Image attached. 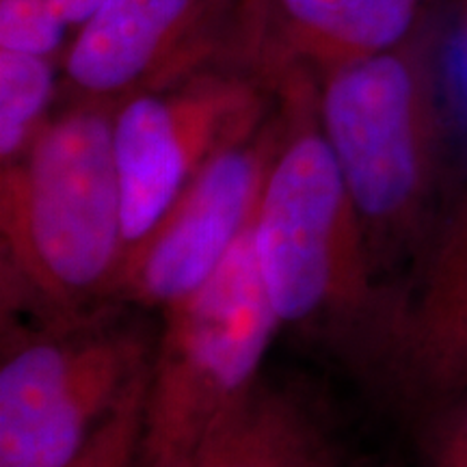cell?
Returning <instances> with one entry per match:
<instances>
[{
    "mask_svg": "<svg viewBox=\"0 0 467 467\" xmlns=\"http://www.w3.org/2000/svg\"><path fill=\"white\" fill-rule=\"evenodd\" d=\"M448 0L405 42L317 80V117L388 295L429 241L448 192Z\"/></svg>",
    "mask_w": 467,
    "mask_h": 467,
    "instance_id": "6da1fadb",
    "label": "cell"
},
{
    "mask_svg": "<svg viewBox=\"0 0 467 467\" xmlns=\"http://www.w3.org/2000/svg\"><path fill=\"white\" fill-rule=\"evenodd\" d=\"M282 139L251 221V247L279 329L355 344L366 358L388 295L358 210L320 130L317 80L277 89Z\"/></svg>",
    "mask_w": 467,
    "mask_h": 467,
    "instance_id": "7a4b0ae2",
    "label": "cell"
},
{
    "mask_svg": "<svg viewBox=\"0 0 467 467\" xmlns=\"http://www.w3.org/2000/svg\"><path fill=\"white\" fill-rule=\"evenodd\" d=\"M110 115L69 102L0 169L3 271L50 325L117 299L128 244Z\"/></svg>",
    "mask_w": 467,
    "mask_h": 467,
    "instance_id": "3957f363",
    "label": "cell"
},
{
    "mask_svg": "<svg viewBox=\"0 0 467 467\" xmlns=\"http://www.w3.org/2000/svg\"><path fill=\"white\" fill-rule=\"evenodd\" d=\"M162 314L145 389L141 467H192L260 383L279 331L255 266L251 225L223 266Z\"/></svg>",
    "mask_w": 467,
    "mask_h": 467,
    "instance_id": "277c9868",
    "label": "cell"
},
{
    "mask_svg": "<svg viewBox=\"0 0 467 467\" xmlns=\"http://www.w3.org/2000/svg\"><path fill=\"white\" fill-rule=\"evenodd\" d=\"M151 353L139 327L98 318L5 347L0 467H67L148 372Z\"/></svg>",
    "mask_w": 467,
    "mask_h": 467,
    "instance_id": "5b68a950",
    "label": "cell"
},
{
    "mask_svg": "<svg viewBox=\"0 0 467 467\" xmlns=\"http://www.w3.org/2000/svg\"><path fill=\"white\" fill-rule=\"evenodd\" d=\"M275 102V93L258 80L213 66L117 104L110 121L126 254L214 156L265 124Z\"/></svg>",
    "mask_w": 467,
    "mask_h": 467,
    "instance_id": "8992f818",
    "label": "cell"
},
{
    "mask_svg": "<svg viewBox=\"0 0 467 467\" xmlns=\"http://www.w3.org/2000/svg\"><path fill=\"white\" fill-rule=\"evenodd\" d=\"M279 139L275 102L265 124L214 156L154 230L128 251L117 299L167 309L200 290L249 230Z\"/></svg>",
    "mask_w": 467,
    "mask_h": 467,
    "instance_id": "52a82bcc",
    "label": "cell"
},
{
    "mask_svg": "<svg viewBox=\"0 0 467 467\" xmlns=\"http://www.w3.org/2000/svg\"><path fill=\"white\" fill-rule=\"evenodd\" d=\"M366 359L407 416L467 388V175L389 292Z\"/></svg>",
    "mask_w": 467,
    "mask_h": 467,
    "instance_id": "ba28073f",
    "label": "cell"
},
{
    "mask_svg": "<svg viewBox=\"0 0 467 467\" xmlns=\"http://www.w3.org/2000/svg\"><path fill=\"white\" fill-rule=\"evenodd\" d=\"M236 0H104L61 58L69 102L117 104L217 66Z\"/></svg>",
    "mask_w": 467,
    "mask_h": 467,
    "instance_id": "9c48e42d",
    "label": "cell"
},
{
    "mask_svg": "<svg viewBox=\"0 0 467 467\" xmlns=\"http://www.w3.org/2000/svg\"><path fill=\"white\" fill-rule=\"evenodd\" d=\"M443 0H236L217 66L271 93L405 42Z\"/></svg>",
    "mask_w": 467,
    "mask_h": 467,
    "instance_id": "30bf717a",
    "label": "cell"
},
{
    "mask_svg": "<svg viewBox=\"0 0 467 467\" xmlns=\"http://www.w3.org/2000/svg\"><path fill=\"white\" fill-rule=\"evenodd\" d=\"M192 467H342L312 407L260 381L214 431Z\"/></svg>",
    "mask_w": 467,
    "mask_h": 467,
    "instance_id": "8fae6325",
    "label": "cell"
},
{
    "mask_svg": "<svg viewBox=\"0 0 467 467\" xmlns=\"http://www.w3.org/2000/svg\"><path fill=\"white\" fill-rule=\"evenodd\" d=\"M61 61L0 48V165L20 159L50 121Z\"/></svg>",
    "mask_w": 467,
    "mask_h": 467,
    "instance_id": "7c38bea8",
    "label": "cell"
},
{
    "mask_svg": "<svg viewBox=\"0 0 467 467\" xmlns=\"http://www.w3.org/2000/svg\"><path fill=\"white\" fill-rule=\"evenodd\" d=\"M409 420L416 467H467V388Z\"/></svg>",
    "mask_w": 467,
    "mask_h": 467,
    "instance_id": "4fadbf2b",
    "label": "cell"
},
{
    "mask_svg": "<svg viewBox=\"0 0 467 467\" xmlns=\"http://www.w3.org/2000/svg\"><path fill=\"white\" fill-rule=\"evenodd\" d=\"M148 377L150 368L67 467H141Z\"/></svg>",
    "mask_w": 467,
    "mask_h": 467,
    "instance_id": "5bb4252c",
    "label": "cell"
},
{
    "mask_svg": "<svg viewBox=\"0 0 467 467\" xmlns=\"http://www.w3.org/2000/svg\"><path fill=\"white\" fill-rule=\"evenodd\" d=\"M31 3L42 7L44 11H48L74 37L76 31L96 14L104 0H31Z\"/></svg>",
    "mask_w": 467,
    "mask_h": 467,
    "instance_id": "9a60e30c",
    "label": "cell"
},
{
    "mask_svg": "<svg viewBox=\"0 0 467 467\" xmlns=\"http://www.w3.org/2000/svg\"><path fill=\"white\" fill-rule=\"evenodd\" d=\"M448 33L457 46L467 78V0H448Z\"/></svg>",
    "mask_w": 467,
    "mask_h": 467,
    "instance_id": "2e32d148",
    "label": "cell"
},
{
    "mask_svg": "<svg viewBox=\"0 0 467 467\" xmlns=\"http://www.w3.org/2000/svg\"><path fill=\"white\" fill-rule=\"evenodd\" d=\"M383 467H389V465H383Z\"/></svg>",
    "mask_w": 467,
    "mask_h": 467,
    "instance_id": "e0dca14e",
    "label": "cell"
}]
</instances>
